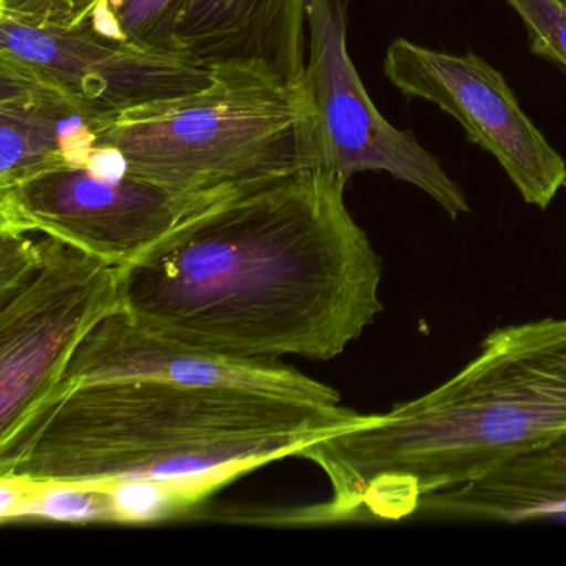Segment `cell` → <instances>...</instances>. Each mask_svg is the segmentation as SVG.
Here are the masks:
<instances>
[{"instance_id": "6", "label": "cell", "mask_w": 566, "mask_h": 566, "mask_svg": "<svg viewBox=\"0 0 566 566\" xmlns=\"http://www.w3.org/2000/svg\"><path fill=\"white\" fill-rule=\"evenodd\" d=\"M310 95L321 157L349 181L384 171L432 198L452 220L472 211L462 190L416 135L394 127L367 94L347 49V0H306Z\"/></svg>"}, {"instance_id": "9", "label": "cell", "mask_w": 566, "mask_h": 566, "mask_svg": "<svg viewBox=\"0 0 566 566\" xmlns=\"http://www.w3.org/2000/svg\"><path fill=\"white\" fill-rule=\"evenodd\" d=\"M0 51L54 75L104 114L208 87L213 69L180 52L155 51L75 28L31 24L0 14Z\"/></svg>"}, {"instance_id": "8", "label": "cell", "mask_w": 566, "mask_h": 566, "mask_svg": "<svg viewBox=\"0 0 566 566\" xmlns=\"http://www.w3.org/2000/svg\"><path fill=\"white\" fill-rule=\"evenodd\" d=\"M200 203L130 175L52 168L0 188V230L48 234L122 266Z\"/></svg>"}, {"instance_id": "14", "label": "cell", "mask_w": 566, "mask_h": 566, "mask_svg": "<svg viewBox=\"0 0 566 566\" xmlns=\"http://www.w3.org/2000/svg\"><path fill=\"white\" fill-rule=\"evenodd\" d=\"M2 522L18 518H44L64 523H112L107 486L85 483L31 485L0 479Z\"/></svg>"}, {"instance_id": "16", "label": "cell", "mask_w": 566, "mask_h": 566, "mask_svg": "<svg viewBox=\"0 0 566 566\" xmlns=\"http://www.w3.org/2000/svg\"><path fill=\"white\" fill-rule=\"evenodd\" d=\"M107 486L112 523H150L187 512L197 496L155 480H127Z\"/></svg>"}, {"instance_id": "15", "label": "cell", "mask_w": 566, "mask_h": 566, "mask_svg": "<svg viewBox=\"0 0 566 566\" xmlns=\"http://www.w3.org/2000/svg\"><path fill=\"white\" fill-rule=\"evenodd\" d=\"M187 4L188 0H101L81 24L115 41L180 52L177 28Z\"/></svg>"}, {"instance_id": "1", "label": "cell", "mask_w": 566, "mask_h": 566, "mask_svg": "<svg viewBox=\"0 0 566 566\" xmlns=\"http://www.w3.org/2000/svg\"><path fill=\"white\" fill-rule=\"evenodd\" d=\"M346 187L314 167L197 205L118 266L120 310L230 359L340 356L384 311L382 260Z\"/></svg>"}, {"instance_id": "3", "label": "cell", "mask_w": 566, "mask_h": 566, "mask_svg": "<svg viewBox=\"0 0 566 566\" xmlns=\"http://www.w3.org/2000/svg\"><path fill=\"white\" fill-rule=\"evenodd\" d=\"M344 407L234 387L117 379L55 390L8 439L0 479L31 485L155 480L203 499L359 422Z\"/></svg>"}, {"instance_id": "7", "label": "cell", "mask_w": 566, "mask_h": 566, "mask_svg": "<svg viewBox=\"0 0 566 566\" xmlns=\"http://www.w3.org/2000/svg\"><path fill=\"white\" fill-rule=\"evenodd\" d=\"M384 74L410 98L455 118L467 138L489 151L525 203L546 210L566 185V164L516 101L503 75L472 54H449L397 39Z\"/></svg>"}, {"instance_id": "11", "label": "cell", "mask_w": 566, "mask_h": 566, "mask_svg": "<svg viewBox=\"0 0 566 566\" xmlns=\"http://www.w3.org/2000/svg\"><path fill=\"white\" fill-rule=\"evenodd\" d=\"M107 115L49 72L0 51V188L91 164Z\"/></svg>"}, {"instance_id": "12", "label": "cell", "mask_w": 566, "mask_h": 566, "mask_svg": "<svg viewBox=\"0 0 566 566\" xmlns=\"http://www.w3.org/2000/svg\"><path fill=\"white\" fill-rule=\"evenodd\" d=\"M306 34V0H188L177 48L208 69L254 65L303 82Z\"/></svg>"}, {"instance_id": "2", "label": "cell", "mask_w": 566, "mask_h": 566, "mask_svg": "<svg viewBox=\"0 0 566 566\" xmlns=\"http://www.w3.org/2000/svg\"><path fill=\"white\" fill-rule=\"evenodd\" d=\"M566 436V317L496 327L436 389L363 413L301 452L331 499L301 525L412 518L422 496L462 485L516 453Z\"/></svg>"}, {"instance_id": "17", "label": "cell", "mask_w": 566, "mask_h": 566, "mask_svg": "<svg viewBox=\"0 0 566 566\" xmlns=\"http://www.w3.org/2000/svg\"><path fill=\"white\" fill-rule=\"evenodd\" d=\"M528 34L533 54L566 71V4L563 0H505Z\"/></svg>"}, {"instance_id": "19", "label": "cell", "mask_w": 566, "mask_h": 566, "mask_svg": "<svg viewBox=\"0 0 566 566\" xmlns=\"http://www.w3.org/2000/svg\"><path fill=\"white\" fill-rule=\"evenodd\" d=\"M563 2H565V4H566V0H563Z\"/></svg>"}, {"instance_id": "13", "label": "cell", "mask_w": 566, "mask_h": 566, "mask_svg": "<svg viewBox=\"0 0 566 566\" xmlns=\"http://www.w3.org/2000/svg\"><path fill=\"white\" fill-rule=\"evenodd\" d=\"M412 518L566 520V436L516 453L462 485L422 496Z\"/></svg>"}, {"instance_id": "4", "label": "cell", "mask_w": 566, "mask_h": 566, "mask_svg": "<svg viewBox=\"0 0 566 566\" xmlns=\"http://www.w3.org/2000/svg\"><path fill=\"white\" fill-rule=\"evenodd\" d=\"M98 148L130 177L195 201L324 167L303 82L254 65L213 69L201 91L107 115Z\"/></svg>"}, {"instance_id": "5", "label": "cell", "mask_w": 566, "mask_h": 566, "mask_svg": "<svg viewBox=\"0 0 566 566\" xmlns=\"http://www.w3.org/2000/svg\"><path fill=\"white\" fill-rule=\"evenodd\" d=\"M120 304L115 264L48 234L0 230V440L61 386L78 344Z\"/></svg>"}, {"instance_id": "10", "label": "cell", "mask_w": 566, "mask_h": 566, "mask_svg": "<svg viewBox=\"0 0 566 566\" xmlns=\"http://www.w3.org/2000/svg\"><path fill=\"white\" fill-rule=\"evenodd\" d=\"M117 379H157L185 386L234 387L337 406L340 394L283 364L214 356L135 323L125 311L105 317L78 344L61 386ZM54 390V392H55ZM52 392V394H54Z\"/></svg>"}, {"instance_id": "18", "label": "cell", "mask_w": 566, "mask_h": 566, "mask_svg": "<svg viewBox=\"0 0 566 566\" xmlns=\"http://www.w3.org/2000/svg\"><path fill=\"white\" fill-rule=\"evenodd\" d=\"M101 0H0V14L31 24L75 28Z\"/></svg>"}]
</instances>
